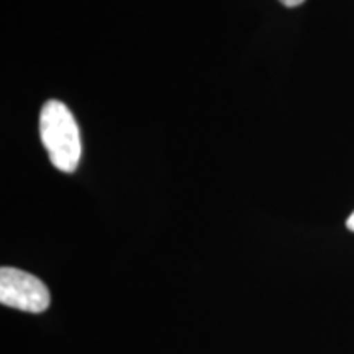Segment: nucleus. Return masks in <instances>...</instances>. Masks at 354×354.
Segmentation results:
<instances>
[{
  "mask_svg": "<svg viewBox=\"0 0 354 354\" xmlns=\"http://www.w3.org/2000/svg\"><path fill=\"white\" fill-rule=\"evenodd\" d=\"M39 135L56 169L74 172L81 161L82 145L76 118L59 100H48L39 113Z\"/></svg>",
  "mask_w": 354,
  "mask_h": 354,
  "instance_id": "obj_1",
  "label": "nucleus"
},
{
  "mask_svg": "<svg viewBox=\"0 0 354 354\" xmlns=\"http://www.w3.org/2000/svg\"><path fill=\"white\" fill-rule=\"evenodd\" d=\"M50 302V290L37 276L15 268L0 269V304L21 312L41 313Z\"/></svg>",
  "mask_w": 354,
  "mask_h": 354,
  "instance_id": "obj_2",
  "label": "nucleus"
},
{
  "mask_svg": "<svg viewBox=\"0 0 354 354\" xmlns=\"http://www.w3.org/2000/svg\"><path fill=\"white\" fill-rule=\"evenodd\" d=\"M281 3H284L286 7H297L300 3H304L305 0H279Z\"/></svg>",
  "mask_w": 354,
  "mask_h": 354,
  "instance_id": "obj_3",
  "label": "nucleus"
},
{
  "mask_svg": "<svg viewBox=\"0 0 354 354\" xmlns=\"http://www.w3.org/2000/svg\"><path fill=\"white\" fill-rule=\"evenodd\" d=\"M346 227L351 230V232H354V212H353V215L349 216L348 218V221H346Z\"/></svg>",
  "mask_w": 354,
  "mask_h": 354,
  "instance_id": "obj_4",
  "label": "nucleus"
}]
</instances>
